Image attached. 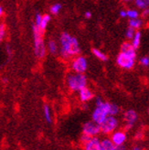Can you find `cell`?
Segmentation results:
<instances>
[{"mask_svg": "<svg viewBox=\"0 0 149 150\" xmlns=\"http://www.w3.org/2000/svg\"><path fill=\"white\" fill-rule=\"evenodd\" d=\"M115 150H126L124 145L123 146H115Z\"/></svg>", "mask_w": 149, "mask_h": 150, "instance_id": "cell-31", "label": "cell"}, {"mask_svg": "<svg viewBox=\"0 0 149 150\" xmlns=\"http://www.w3.org/2000/svg\"><path fill=\"white\" fill-rule=\"evenodd\" d=\"M88 68L87 59L83 56H77L71 62V69L74 72L83 73Z\"/></svg>", "mask_w": 149, "mask_h": 150, "instance_id": "cell-8", "label": "cell"}, {"mask_svg": "<svg viewBox=\"0 0 149 150\" xmlns=\"http://www.w3.org/2000/svg\"><path fill=\"white\" fill-rule=\"evenodd\" d=\"M79 93V98L81 103H87L91 101L93 98V93L91 91V89H89L87 86L83 89L80 90Z\"/></svg>", "mask_w": 149, "mask_h": 150, "instance_id": "cell-12", "label": "cell"}, {"mask_svg": "<svg viewBox=\"0 0 149 150\" xmlns=\"http://www.w3.org/2000/svg\"><path fill=\"white\" fill-rule=\"evenodd\" d=\"M101 150H115V145L110 137L101 139Z\"/></svg>", "mask_w": 149, "mask_h": 150, "instance_id": "cell-14", "label": "cell"}, {"mask_svg": "<svg viewBox=\"0 0 149 150\" xmlns=\"http://www.w3.org/2000/svg\"><path fill=\"white\" fill-rule=\"evenodd\" d=\"M131 150H142V148L139 147V146H133Z\"/></svg>", "mask_w": 149, "mask_h": 150, "instance_id": "cell-34", "label": "cell"}, {"mask_svg": "<svg viewBox=\"0 0 149 150\" xmlns=\"http://www.w3.org/2000/svg\"><path fill=\"white\" fill-rule=\"evenodd\" d=\"M116 62L118 66L121 67V68L125 70H130L135 66L136 57L124 53V52H120L116 58Z\"/></svg>", "mask_w": 149, "mask_h": 150, "instance_id": "cell-6", "label": "cell"}, {"mask_svg": "<svg viewBox=\"0 0 149 150\" xmlns=\"http://www.w3.org/2000/svg\"><path fill=\"white\" fill-rule=\"evenodd\" d=\"M136 29H133L132 28H128L127 29H126V31H125V37H126V39L127 40H132L133 36H135V33H136Z\"/></svg>", "mask_w": 149, "mask_h": 150, "instance_id": "cell-24", "label": "cell"}, {"mask_svg": "<svg viewBox=\"0 0 149 150\" xmlns=\"http://www.w3.org/2000/svg\"><path fill=\"white\" fill-rule=\"evenodd\" d=\"M59 53L64 59L76 56L81 51L78 40L67 32H63L59 37Z\"/></svg>", "mask_w": 149, "mask_h": 150, "instance_id": "cell-2", "label": "cell"}, {"mask_svg": "<svg viewBox=\"0 0 149 150\" xmlns=\"http://www.w3.org/2000/svg\"><path fill=\"white\" fill-rule=\"evenodd\" d=\"M67 85L69 89L73 92H79L87 85V78L83 73L72 72L69 73L67 76Z\"/></svg>", "mask_w": 149, "mask_h": 150, "instance_id": "cell-4", "label": "cell"}, {"mask_svg": "<svg viewBox=\"0 0 149 150\" xmlns=\"http://www.w3.org/2000/svg\"><path fill=\"white\" fill-rule=\"evenodd\" d=\"M83 146L84 150H101V139L98 137H93Z\"/></svg>", "mask_w": 149, "mask_h": 150, "instance_id": "cell-11", "label": "cell"}, {"mask_svg": "<svg viewBox=\"0 0 149 150\" xmlns=\"http://www.w3.org/2000/svg\"><path fill=\"white\" fill-rule=\"evenodd\" d=\"M48 50L51 54H56L59 50L57 42L55 40H49L48 42Z\"/></svg>", "mask_w": 149, "mask_h": 150, "instance_id": "cell-21", "label": "cell"}, {"mask_svg": "<svg viewBox=\"0 0 149 150\" xmlns=\"http://www.w3.org/2000/svg\"><path fill=\"white\" fill-rule=\"evenodd\" d=\"M148 9H149V7H148Z\"/></svg>", "mask_w": 149, "mask_h": 150, "instance_id": "cell-37", "label": "cell"}, {"mask_svg": "<svg viewBox=\"0 0 149 150\" xmlns=\"http://www.w3.org/2000/svg\"><path fill=\"white\" fill-rule=\"evenodd\" d=\"M140 64L145 67H147L149 65V57H143L140 59Z\"/></svg>", "mask_w": 149, "mask_h": 150, "instance_id": "cell-27", "label": "cell"}, {"mask_svg": "<svg viewBox=\"0 0 149 150\" xmlns=\"http://www.w3.org/2000/svg\"><path fill=\"white\" fill-rule=\"evenodd\" d=\"M110 138L115 146H123L127 140V134L124 130H115L110 134Z\"/></svg>", "mask_w": 149, "mask_h": 150, "instance_id": "cell-10", "label": "cell"}, {"mask_svg": "<svg viewBox=\"0 0 149 150\" xmlns=\"http://www.w3.org/2000/svg\"><path fill=\"white\" fill-rule=\"evenodd\" d=\"M148 112H149V108H148Z\"/></svg>", "mask_w": 149, "mask_h": 150, "instance_id": "cell-36", "label": "cell"}, {"mask_svg": "<svg viewBox=\"0 0 149 150\" xmlns=\"http://www.w3.org/2000/svg\"><path fill=\"white\" fill-rule=\"evenodd\" d=\"M119 126V121L114 115H109L103 120L100 125L101 132L103 134H111L113 132L117 130Z\"/></svg>", "mask_w": 149, "mask_h": 150, "instance_id": "cell-5", "label": "cell"}, {"mask_svg": "<svg viewBox=\"0 0 149 150\" xmlns=\"http://www.w3.org/2000/svg\"><path fill=\"white\" fill-rule=\"evenodd\" d=\"M32 32H33V41H34V52L37 58L42 59L46 55V46L43 40V31L40 30L39 27L35 24L32 26Z\"/></svg>", "mask_w": 149, "mask_h": 150, "instance_id": "cell-3", "label": "cell"}, {"mask_svg": "<svg viewBox=\"0 0 149 150\" xmlns=\"http://www.w3.org/2000/svg\"><path fill=\"white\" fill-rule=\"evenodd\" d=\"M135 5L139 9H145L149 7V0H135Z\"/></svg>", "mask_w": 149, "mask_h": 150, "instance_id": "cell-20", "label": "cell"}, {"mask_svg": "<svg viewBox=\"0 0 149 150\" xmlns=\"http://www.w3.org/2000/svg\"><path fill=\"white\" fill-rule=\"evenodd\" d=\"M119 15H120V17L123 18H127V12H126V10H120Z\"/></svg>", "mask_w": 149, "mask_h": 150, "instance_id": "cell-29", "label": "cell"}, {"mask_svg": "<svg viewBox=\"0 0 149 150\" xmlns=\"http://www.w3.org/2000/svg\"><path fill=\"white\" fill-rule=\"evenodd\" d=\"M93 54L97 59H101V61H102V62L107 61V59H108L106 54L104 53V52H102V50H98V49H93Z\"/></svg>", "mask_w": 149, "mask_h": 150, "instance_id": "cell-17", "label": "cell"}, {"mask_svg": "<svg viewBox=\"0 0 149 150\" xmlns=\"http://www.w3.org/2000/svg\"><path fill=\"white\" fill-rule=\"evenodd\" d=\"M140 42H141V33L139 31H136L135 33V36H133V38L131 40V43L133 45V47L136 50L139 47Z\"/></svg>", "mask_w": 149, "mask_h": 150, "instance_id": "cell-19", "label": "cell"}, {"mask_svg": "<svg viewBox=\"0 0 149 150\" xmlns=\"http://www.w3.org/2000/svg\"><path fill=\"white\" fill-rule=\"evenodd\" d=\"M121 52H124V53H126V54H129V55L133 56V57L136 56V49L133 47V45H132L131 42L123 43V45L121 46Z\"/></svg>", "mask_w": 149, "mask_h": 150, "instance_id": "cell-13", "label": "cell"}, {"mask_svg": "<svg viewBox=\"0 0 149 150\" xmlns=\"http://www.w3.org/2000/svg\"><path fill=\"white\" fill-rule=\"evenodd\" d=\"M123 2L124 3H130V2H133V1H135V0H122Z\"/></svg>", "mask_w": 149, "mask_h": 150, "instance_id": "cell-35", "label": "cell"}, {"mask_svg": "<svg viewBox=\"0 0 149 150\" xmlns=\"http://www.w3.org/2000/svg\"><path fill=\"white\" fill-rule=\"evenodd\" d=\"M49 21H50V16L48 14L46 15H43V17H42V20H41V23L40 25V30L41 31H44L46 29L48 24L49 23Z\"/></svg>", "mask_w": 149, "mask_h": 150, "instance_id": "cell-18", "label": "cell"}, {"mask_svg": "<svg viewBox=\"0 0 149 150\" xmlns=\"http://www.w3.org/2000/svg\"><path fill=\"white\" fill-rule=\"evenodd\" d=\"M142 16H143V17H147V16H149V9H148V7H147V8H145V9L143 10Z\"/></svg>", "mask_w": 149, "mask_h": 150, "instance_id": "cell-30", "label": "cell"}, {"mask_svg": "<svg viewBox=\"0 0 149 150\" xmlns=\"http://www.w3.org/2000/svg\"><path fill=\"white\" fill-rule=\"evenodd\" d=\"M83 134H85L87 136H90L92 137H98L101 132V127L100 125L95 123L94 121H88L83 125Z\"/></svg>", "mask_w": 149, "mask_h": 150, "instance_id": "cell-7", "label": "cell"}, {"mask_svg": "<svg viewBox=\"0 0 149 150\" xmlns=\"http://www.w3.org/2000/svg\"><path fill=\"white\" fill-rule=\"evenodd\" d=\"M6 51L7 56H8V59H10L11 56H12V50H11L9 45H6Z\"/></svg>", "mask_w": 149, "mask_h": 150, "instance_id": "cell-28", "label": "cell"}, {"mask_svg": "<svg viewBox=\"0 0 149 150\" xmlns=\"http://www.w3.org/2000/svg\"><path fill=\"white\" fill-rule=\"evenodd\" d=\"M84 16H85L86 18H92V13L90 11H87V12H85Z\"/></svg>", "mask_w": 149, "mask_h": 150, "instance_id": "cell-32", "label": "cell"}, {"mask_svg": "<svg viewBox=\"0 0 149 150\" xmlns=\"http://www.w3.org/2000/svg\"><path fill=\"white\" fill-rule=\"evenodd\" d=\"M3 15H4V8L2 6H0V18H1Z\"/></svg>", "mask_w": 149, "mask_h": 150, "instance_id": "cell-33", "label": "cell"}, {"mask_svg": "<svg viewBox=\"0 0 149 150\" xmlns=\"http://www.w3.org/2000/svg\"><path fill=\"white\" fill-rule=\"evenodd\" d=\"M6 36V25L4 23H0V42L3 40Z\"/></svg>", "mask_w": 149, "mask_h": 150, "instance_id": "cell-25", "label": "cell"}, {"mask_svg": "<svg viewBox=\"0 0 149 150\" xmlns=\"http://www.w3.org/2000/svg\"><path fill=\"white\" fill-rule=\"evenodd\" d=\"M119 112H120V108L118 105L114 103L104 102L102 98L98 97L95 102V108L92 114V120L95 123L101 125L107 116H116L119 114Z\"/></svg>", "mask_w": 149, "mask_h": 150, "instance_id": "cell-1", "label": "cell"}, {"mask_svg": "<svg viewBox=\"0 0 149 150\" xmlns=\"http://www.w3.org/2000/svg\"><path fill=\"white\" fill-rule=\"evenodd\" d=\"M137 118H138V115H137V112L133 110V109H130V110H127L124 114V129L125 130H130L132 129L135 124L136 123L137 121Z\"/></svg>", "mask_w": 149, "mask_h": 150, "instance_id": "cell-9", "label": "cell"}, {"mask_svg": "<svg viewBox=\"0 0 149 150\" xmlns=\"http://www.w3.org/2000/svg\"><path fill=\"white\" fill-rule=\"evenodd\" d=\"M61 10V5L59 4V3L52 5L49 8V11L52 15H58Z\"/></svg>", "mask_w": 149, "mask_h": 150, "instance_id": "cell-22", "label": "cell"}, {"mask_svg": "<svg viewBox=\"0 0 149 150\" xmlns=\"http://www.w3.org/2000/svg\"><path fill=\"white\" fill-rule=\"evenodd\" d=\"M126 12H127V18L129 19L138 18L139 17V12L136 9H128V10H126Z\"/></svg>", "mask_w": 149, "mask_h": 150, "instance_id": "cell-23", "label": "cell"}, {"mask_svg": "<svg viewBox=\"0 0 149 150\" xmlns=\"http://www.w3.org/2000/svg\"><path fill=\"white\" fill-rule=\"evenodd\" d=\"M43 115L47 123L50 124L52 122V115H51V110L48 104H45V105L43 106Z\"/></svg>", "mask_w": 149, "mask_h": 150, "instance_id": "cell-15", "label": "cell"}, {"mask_svg": "<svg viewBox=\"0 0 149 150\" xmlns=\"http://www.w3.org/2000/svg\"><path fill=\"white\" fill-rule=\"evenodd\" d=\"M42 15L40 13H37L36 14V16H35V25L37 27H40V23H41V20H42Z\"/></svg>", "mask_w": 149, "mask_h": 150, "instance_id": "cell-26", "label": "cell"}, {"mask_svg": "<svg viewBox=\"0 0 149 150\" xmlns=\"http://www.w3.org/2000/svg\"><path fill=\"white\" fill-rule=\"evenodd\" d=\"M129 27L133 28V29H139L141 27L143 26V21L139 18H133L129 19Z\"/></svg>", "mask_w": 149, "mask_h": 150, "instance_id": "cell-16", "label": "cell"}]
</instances>
